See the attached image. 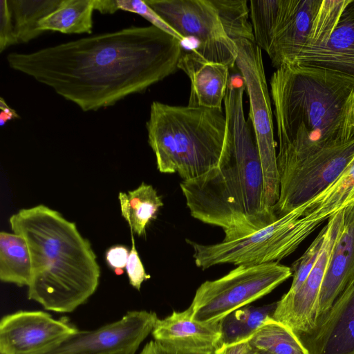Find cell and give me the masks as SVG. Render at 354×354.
<instances>
[{"label":"cell","instance_id":"cell-1","mask_svg":"<svg viewBox=\"0 0 354 354\" xmlns=\"http://www.w3.org/2000/svg\"><path fill=\"white\" fill-rule=\"evenodd\" d=\"M182 41L154 26H131L32 53H10L9 66L83 111L114 105L175 73Z\"/></svg>","mask_w":354,"mask_h":354},{"label":"cell","instance_id":"cell-2","mask_svg":"<svg viewBox=\"0 0 354 354\" xmlns=\"http://www.w3.org/2000/svg\"><path fill=\"white\" fill-rule=\"evenodd\" d=\"M245 91L241 75L230 77L224 98L227 134L218 164L180 183L191 216L220 227L225 233L223 241L248 236L278 219L264 202L259 148L243 110Z\"/></svg>","mask_w":354,"mask_h":354},{"label":"cell","instance_id":"cell-3","mask_svg":"<svg viewBox=\"0 0 354 354\" xmlns=\"http://www.w3.org/2000/svg\"><path fill=\"white\" fill-rule=\"evenodd\" d=\"M278 169L354 138V82L323 70L284 66L270 81Z\"/></svg>","mask_w":354,"mask_h":354},{"label":"cell","instance_id":"cell-4","mask_svg":"<svg viewBox=\"0 0 354 354\" xmlns=\"http://www.w3.org/2000/svg\"><path fill=\"white\" fill-rule=\"evenodd\" d=\"M9 223L29 249V299L48 310L71 313L95 293L100 268L89 241L75 223L42 204L21 209Z\"/></svg>","mask_w":354,"mask_h":354},{"label":"cell","instance_id":"cell-5","mask_svg":"<svg viewBox=\"0 0 354 354\" xmlns=\"http://www.w3.org/2000/svg\"><path fill=\"white\" fill-rule=\"evenodd\" d=\"M146 127L158 171L177 172L183 180L197 178L218 164L227 134L222 109L158 101L151 104Z\"/></svg>","mask_w":354,"mask_h":354},{"label":"cell","instance_id":"cell-6","mask_svg":"<svg viewBox=\"0 0 354 354\" xmlns=\"http://www.w3.org/2000/svg\"><path fill=\"white\" fill-rule=\"evenodd\" d=\"M301 205L273 223L243 238L204 245L186 239L195 264L203 270L220 264L259 265L278 262L292 254L315 230L302 217Z\"/></svg>","mask_w":354,"mask_h":354},{"label":"cell","instance_id":"cell-7","mask_svg":"<svg viewBox=\"0 0 354 354\" xmlns=\"http://www.w3.org/2000/svg\"><path fill=\"white\" fill-rule=\"evenodd\" d=\"M292 276L290 267L278 262L241 265L223 277L205 281L189 306L192 319L221 320L232 311L268 295Z\"/></svg>","mask_w":354,"mask_h":354},{"label":"cell","instance_id":"cell-8","mask_svg":"<svg viewBox=\"0 0 354 354\" xmlns=\"http://www.w3.org/2000/svg\"><path fill=\"white\" fill-rule=\"evenodd\" d=\"M238 54L236 66L240 71L249 97L248 118L252 122L261 162L264 181V202L274 212L279 198V174L274 137L272 112L265 75L261 49L255 41H234Z\"/></svg>","mask_w":354,"mask_h":354},{"label":"cell","instance_id":"cell-9","mask_svg":"<svg viewBox=\"0 0 354 354\" xmlns=\"http://www.w3.org/2000/svg\"><path fill=\"white\" fill-rule=\"evenodd\" d=\"M145 3L205 59L233 68L238 49L210 0H145Z\"/></svg>","mask_w":354,"mask_h":354},{"label":"cell","instance_id":"cell-10","mask_svg":"<svg viewBox=\"0 0 354 354\" xmlns=\"http://www.w3.org/2000/svg\"><path fill=\"white\" fill-rule=\"evenodd\" d=\"M354 158V138L279 169V198L275 205L280 218L326 189Z\"/></svg>","mask_w":354,"mask_h":354},{"label":"cell","instance_id":"cell-11","mask_svg":"<svg viewBox=\"0 0 354 354\" xmlns=\"http://www.w3.org/2000/svg\"><path fill=\"white\" fill-rule=\"evenodd\" d=\"M158 319L152 311H128L119 320L95 330H78L39 354H135Z\"/></svg>","mask_w":354,"mask_h":354},{"label":"cell","instance_id":"cell-12","mask_svg":"<svg viewBox=\"0 0 354 354\" xmlns=\"http://www.w3.org/2000/svg\"><path fill=\"white\" fill-rule=\"evenodd\" d=\"M328 232L318 258L300 288L286 293L277 301L273 319L292 328L297 335L310 333L317 322L318 300L330 253L342 227L344 208L328 219Z\"/></svg>","mask_w":354,"mask_h":354},{"label":"cell","instance_id":"cell-13","mask_svg":"<svg viewBox=\"0 0 354 354\" xmlns=\"http://www.w3.org/2000/svg\"><path fill=\"white\" fill-rule=\"evenodd\" d=\"M79 329L67 318L54 319L39 310H20L0 322V354H39Z\"/></svg>","mask_w":354,"mask_h":354},{"label":"cell","instance_id":"cell-14","mask_svg":"<svg viewBox=\"0 0 354 354\" xmlns=\"http://www.w3.org/2000/svg\"><path fill=\"white\" fill-rule=\"evenodd\" d=\"M322 0H281L270 46L266 53L277 68L290 65L310 44Z\"/></svg>","mask_w":354,"mask_h":354},{"label":"cell","instance_id":"cell-15","mask_svg":"<svg viewBox=\"0 0 354 354\" xmlns=\"http://www.w3.org/2000/svg\"><path fill=\"white\" fill-rule=\"evenodd\" d=\"M288 66L323 70L354 82V0L324 44L302 51Z\"/></svg>","mask_w":354,"mask_h":354},{"label":"cell","instance_id":"cell-16","mask_svg":"<svg viewBox=\"0 0 354 354\" xmlns=\"http://www.w3.org/2000/svg\"><path fill=\"white\" fill-rule=\"evenodd\" d=\"M298 336L308 354H354V282L310 333Z\"/></svg>","mask_w":354,"mask_h":354},{"label":"cell","instance_id":"cell-17","mask_svg":"<svg viewBox=\"0 0 354 354\" xmlns=\"http://www.w3.org/2000/svg\"><path fill=\"white\" fill-rule=\"evenodd\" d=\"M353 282L354 203L351 201L344 207L343 225L334 244L325 272L318 300L317 322Z\"/></svg>","mask_w":354,"mask_h":354},{"label":"cell","instance_id":"cell-18","mask_svg":"<svg viewBox=\"0 0 354 354\" xmlns=\"http://www.w3.org/2000/svg\"><path fill=\"white\" fill-rule=\"evenodd\" d=\"M154 340L164 344L195 351H215L221 345V320L199 322L192 319L189 306L158 319L151 332Z\"/></svg>","mask_w":354,"mask_h":354},{"label":"cell","instance_id":"cell-19","mask_svg":"<svg viewBox=\"0 0 354 354\" xmlns=\"http://www.w3.org/2000/svg\"><path fill=\"white\" fill-rule=\"evenodd\" d=\"M178 68L188 76L191 82L187 105L221 109L230 77L228 66L207 61L187 50L183 51Z\"/></svg>","mask_w":354,"mask_h":354},{"label":"cell","instance_id":"cell-20","mask_svg":"<svg viewBox=\"0 0 354 354\" xmlns=\"http://www.w3.org/2000/svg\"><path fill=\"white\" fill-rule=\"evenodd\" d=\"M354 187V158L338 178L322 193L304 204L302 217L317 228L329 217L344 207L347 197Z\"/></svg>","mask_w":354,"mask_h":354},{"label":"cell","instance_id":"cell-21","mask_svg":"<svg viewBox=\"0 0 354 354\" xmlns=\"http://www.w3.org/2000/svg\"><path fill=\"white\" fill-rule=\"evenodd\" d=\"M95 0H62L58 7L41 19L38 30L63 34L91 33Z\"/></svg>","mask_w":354,"mask_h":354},{"label":"cell","instance_id":"cell-22","mask_svg":"<svg viewBox=\"0 0 354 354\" xmlns=\"http://www.w3.org/2000/svg\"><path fill=\"white\" fill-rule=\"evenodd\" d=\"M118 198L122 216L131 230L142 236L149 223L157 216L163 206L161 197L152 185L142 183L136 189L127 193L120 192Z\"/></svg>","mask_w":354,"mask_h":354},{"label":"cell","instance_id":"cell-23","mask_svg":"<svg viewBox=\"0 0 354 354\" xmlns=\"http://www.w3.org/2000/svg\"><path fill=\"white\" fill-rule=\"evenodd\" d=\"M32 266L25 239L15 233H0V279L18 286H28Z\"/></svg>","mask_w":354,"mask_h":354},{"label":"cell","instance_id":"cell-24","mask_svg":"<svg viewBox=\"0 0 354 354\" xmlns=\"http://www.w3.org/2000/svg\"><path fill=\"white\" fill-rule=\"evenodd\" d=\"M277 305V301L261 306L247 305L227 315L221 319V345L249 340L273 317Z\"/></svg>","mask_w":354,"mask_h":354},{"label":"cell","instance_id":"cell-25","mask_svg":"<svg viewBox=\"0 0 354 354\" xmlns=\"http://www.w3.org/2000/svg\"><path fill=\"white\" fill-rule=\"evenodd\" d=\"M62 0H8L17 44L28 43L41 35L39 21L53 12Z\"/></svg>","mask_w":354,"mask_h":354},{"label":"cell","instance_id":"cell-26","mask_svg":"<svg viewBox=\"0 0 354 354\" xmlns=\"http://www.w3.org/2000/svg\"><path fill=\"white\" fill-rule=\"evenodd\" d=\"M249 342L257 350L271 354H308L298 335L273 318L266 321Z\"/></svg>","mask_w":354,"mask_h":354},{"label":"cell","instance_id":"cell-27","mask_svg":"<svg viewBox=\"0 0 354 354\" xmlns=\"http://www.w3.org/2000/svg\"><path fill=\"white\" fill-rule=\"evenodd\" d=\"M216 10L224 30L234 42L239 39L254 41L249 6L245 0H210Z\"/></svg>","mask_w":354,"mask_h":354},{"label":"cell","instance_id":"cell-28","mask_svg":"<svg viewBox=\"0 0 354 354\" xmlns=\"http://www.w3.org/2000/svg\"><path fill=\"white\" fill-rule=\"evenodd\" d=\"M249 3L254 41L267 53L272 42L281 0H251Z\"/></svg>","mask_w":354,"mask_h":354},{"label":"cell","instance_id":"cell-29","mask_svg":"<svg viewBox=\"0 0 354 354\" xmlns=\"http://www.w3.org/2000/svg\"><path fill=\"white\" fill-rule=\"evenodd\" d=\"M327 232L328 225L326 224L304 253L292 263L290 268L293 279L288 292L292 293L297 291L307 278L321 252Z\"/></svg>","mask_w":354,"mask_h":354},{"label":"cell","instance_id":"cell-30","mask_svg":"<svg viewBox=\"0 0 354 354\" xmlns=\"http://www.w3.org/2000/svg\"><path fill=\"white\" fill-rule=\"evenodd\" d=\"M118 10L136 13L149 21L152 26L167 32L181 41L180 36L169 26L160 16L151 9L145 1L141 0H116Z\"/></svg>","mask_w":354,"mask_h":354},{"label":"cell","instance_id":"cell-31","mask_svg":"<svg viewBox=\"0 0 354 354\" xmlns=\"http://www.w3.org/2000/svg\"><path fill=\"white\" fill-rule=\"evenodd\" d=\"M14 25L8 0L0 1V52L17 45Z\"/></svg>","mask_w":354,"mask_h":354},{"label":"cell","instance_id":"cell-32","mask_svg":"<svg viewBox=\"0 0 354 354\" xmlns=\"http://www.w3.org/2000/svg\"><path fill=\"white\" fill-rule=\"evenodd\" d=\"M132 247L129 252L126 270L130 284L137 290H140L142 282L151 277L147 274L135 247L133 236H131Z\"/></svg>","mask_w":354,"mask_h":354},{"label":"cell","instance_id":"cell-33","mask_svg":"<svg viewBox=\"0 0 354 354\" xmlns=\"http://www.w3.org/2000/svg\"><path fill=\"white\" fill-rule=\"evenodd\" d=\"M214 351L187 350L151 340L145 344L140 354H214Z\"/></svg>","mask_w":354,"mask_h":354},{"label":"cell","instance_id":"cell-34","mask_svg":"<svg viewBox=\"0 0 354 354\" xmlns=\"http://www.w3.org/2000/svg\"><path fill=\"white\" fill-rule=\"evenodd\" d=\"M130 251L123 245H115L110 248L106 253L108 265L117 274L123 273L126 268Z\"/></svg>","mask_w":354,"mask_h":354},{"label":"cell","instance_id":"cell-35","mask_svg":"<svg viewBox=\"0 0 354 354\" xmlns=\"http://www.w3.org/2000/svg\"><path fill=\"white\" fill-rule=\"evenodd\" d=\"M214 354H259L249 340H244L230 344H222L214 351Z\"/></svg>","mask_w":354,"mask_h":354},{"label":"cell","instance_id":"cell-36","mask_svg":"<svg viewBox=\"0 0 354 354\" xmlns=\"http://www.w3.org/2000/svg\"><path fill=\"white\" fill-rule=\"evenodd\" d=\"M0 124L4 126L8 121L19 118L17 113L8 106L3 97L0 99Z\"/></svg>","mask_w":354,"mask_h":354},{"label":"cell","instance_id":"cell-37","mask_svg":"<svg viewBox=\"0 0 354 354\" xmlns=\"http://www.w3.org/2000/svg\"><path fill=\"white\" fill-rule=\"evenodd\" d=\"M94 9L102 14H111L118 10L116 0H95Z\"/></svg>","mask_w":354,"mask_h":354},{"label":"cell","instance_id":"cell-38","mask_svg":"<svg viewBox=\"0 0 354 354\" xmlns=\"http://www.w3.org/2000/svg\"><path fill=\"white\" fill-rule=\"evenodd\" d=\"M351 201H353L354 203V187L353 188V189L351 190V192H350V194H348V196L347 197V199H346V201L345 203V206Z\"/></svg>","mask_w":354,"mask_h":354},{"label":"cell","instance_id":"cell-39","mask_svg":"<svg viewBox=\"0 0 354 354\" xmlns=\"http://www.w3.org/2000/svg\"><path fill=\"white\" fill-rule=\"evenodd\" d=\"M259 354H271L268 352L263 351H259Z\"/></svg>","mask_w":354,"mask_h":354}]
</instances>
